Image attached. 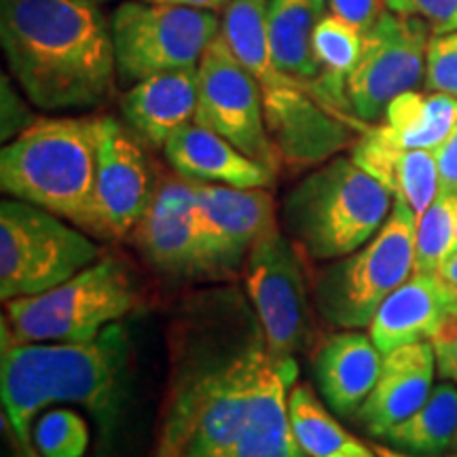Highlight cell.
<instances>
[{"instance_id":"cell-1","label":"cell","mask_w":457,"mask_h":457,"mask_svg":"<svg viewBox=\"0 0 457 457\" xmlns=\"http://www.w3.org/2000/svg\"><path fill=\"white\" fill-rule=\"evenodd\" d=\"M288 360L270 352L259 320L204 333L176 362L159 443L176 457H231Z\"/></svg>"},{"instance_id":"cell-2","label":"cell","mask_w":457,"mask_h":457,"mask_svg":"<svg viewBox=\"0 0 457 457\" xmlns=\"http://www.w3.org/2000/svg\"><path fill=\"white\" fill-rule=\"evenodd\" d=\"M0 41L9 71L43 111H79L114 87L111 24L89 0H3Z\"/></svg>"},{"instance_id":"cell-3","label":"cell","mask_w":457,"mask_h":457,"mask_svg":"<svg viewBox=\"0 0 457 457\" xmlns=\"http://www.w3.org/2000/svg\"><path fill=\"white\" fill-rule=\"evenodd\" d=\"M129 339L111 324L85 343H20L3 330L0 394L11 428L28 445L32 417L55 403L111 417L121 398Z\"/></svg>"},{"instance_id":"cell-4","label":"cell","mask_w":457,"mask_h":457,"mask_svg":"<svg viewBox=\"0 0 457 457\" xmlns=\"http://www.w3.org/2000/svg\"><path fill=\"white\" fill-rule=\"evenodd\" d=\"M98 119H38L0 153V187L94 231Z\"/></svg>"},{"instance_id":"cell-5","label":"cell","mask_w":457,"mask_h":457,"mask_svg":"<svg viewBox=\"0 0 457 457\" xmlns=\"http://www.w3.org/2000/svg\"><path fill=\"white\" fill-rule=\"evenodd\" d=\"M394 197L350 157H335L305 176L284 199V225L318 261L356 253L384 227Z\"/></svg>"},{"instance_id":"cell-6","label":"cell","mask_w":457,"mask_h":457,"mask_svg":"<svg viewBox=\"0 0 457 457\" xmlns=\"http://www.w3.org/2000/svg\"><path fill=\"white\" fill-rule=\"evenodd\" d=\"M140 301L138 286L121 261L102 259L47 293L4 303L7 330L20 343H85L121 320Z\"/></svg>"},{"instance_id":"cell-7","label":"cell","mask_w":457,"mask_h":457,"mask_svg":"<svg viewBox=\"0 0 457 457\" xmlns=\"http://www.w3.org/2000/svg\"><path fill=\"white\" fill-rule=\"evenodd\" d=\"M417 214L394 199L384 227L356 253L337 259L320 273L316 307L330 327H369L375 312L415 271Z\"/></svg>"},{"instance_id":"cell-8","label":"cell","mask_w":457,"mask_h":457,"mask_svg":"<svg viewBox=\"0 0 457 457\" xmlns=\"http://www.w3.org/2000/svg\"><path fill=\"white\" fill-rule=\"evenodd\" d=\"M100 248L60 216L21 199L0 204V296L47 293L98 262Z\"/></svg>"},{"instance_id":"cell-9","label":"cell","mask_w":457,"mask_h":457,"mask_svg":"<svg viewBox=\"0 0 457 457\" xmlns=\"http://www.w3.org/2000/svg\"><path fill=\"white\" fill-rule=\"evenodd\" d=\"M220 26L214 11L145 0L119 4L111 17L119 79L134 85L153 74L197 68Z\"/></svg>"},{"instance_id":"cell-10","label":"cell","mask_w":457,"mask_h":457,"mask_svg":"<svg viewBox=\"0 0 457 457\" xmlns=\"http://www.w3.org/2000/svg\"><path fill=\"white\" fill-rule=\"evenodd\" d=\"M195 123L216 131L244 155L278 174L282 159L267 129L262 87L239 64L220 34L197 64Z\"/></svg>"},{"instance_id":"cell-11","label":"cell","mask_w":457,"mask_h":457,"mask_svg":"<svg viewBox=\"0 0 457 457\" xmlns=\"http://www.w3.org/2000/svg\"><path fill=\"white\" fill-rule=\"evenodd\" d=\"M430 38L424 20L390 9L362 34V54L347 79V100L358 121L377 123L392 100L420 85L426 77Z\"/></svg>"},{"instance_id":"cell-12","label":"cell","mask_w":457,"mask_h":457,"mask_svg":"<svg viewBox=\"0 0 457 457\" xmlns=\"http://www.w3.org/2000/svg\"><path fill=\"white\" fill-rule=\"evenodd\" d=\"M245 293L271 353L295 358L312 341L310 296L296 248L279 228L259 239L244 262Z\"/></svg>"},{"instance_id":"cell-13","label":"cell","mask_w":457,"mask_h":457,"mask_svg":"<svg viewBox=\"0 0 457 457\" xmlns=\"http://www.w3.org/2000/svg\"><path fill=\"white\" fill-rule=\"evenodd\" d=\"M157 271L171 278H225L188 179H163L146 214L131 231Z\"/></svg>"},{"instance_id":"cell-14","label":"cell","mask_w":457,"mask_h":457,"mask_svg":"<svg viewBox=\"0 0 457 457\" xmlns=\"http://www.w3.org/2000/svg\"><path fill=\"white\" fill-rule=\"evenodd\" d=\"M140 138L114 117L98 119L94 231L100 237L131 236L157 191V179Z\"/></svg>"},{"instance_id":"cell-15","label":"cell","mask_w":457,"mask_h":457,"mask_svg":"<svg viewBox=\"0 0 457 457\" xmlns=\"http://www.w3.org/2000/svg\"><path fill=\"white\" fill-rule=\"evenodd\" d=\"M265 121L279 159L293 168L320 163L353 146V128L345 114L320 102L305 85L288 83L262 91Z\"/></svg>"},{"instance_id":"cell-16","label":"cell","mask_w":457,"mask_h":457,"mask_svg":"<svg viewBox=\"0 0 457 457\" xmlns=\"http://www.w3.org/2000/svg\"><path fill=\"white\" fill-rule=\"evenodd\" d=\"M225 278L242 270L253 245L278 228L276 202L265 188L191 180Z\"/></svg>"},{"instance_id":"cell-17","label":"cell","mask_w":457,"mask_h":457,"mask_svg":"<svg viewBox=\"0 0 457 457\" xmlns=\"http://www.w3.org/2000/svg\"><path fill=\"white\" fill-rule=\"evenodd\" d=\"M436 370L430 341L396 347L384 356L379 379L353 417L369 436L381 438L430 398Z\"/></svg>"},{"instance_id":"cell-18","label":"cell","mask_w":457,"mask_h":457,"mask_svg":"<svg viewBox=\"0 0 457 457\" xmlns=\"http://www.w3.org/2000/svg\"><path fill=\"white\" fill-rule=\"evenodd\" d=\"M384 353L370 335L358 328L327 337L313 358V381L324 404L339 417H352L362 407L379 379Z\"/></svg>"},{"instance_id":"cell-19","label":"cell","mask_w":457,"mask_h":457,"mask_svg":"<svg viewBox=\"0 0 457 457\" xmlns=\"http://www.w3.org/2000/svg\"><path fill=\"white\" fill-rule=\"evenodd\" d=\"M128 128L151 146L163 148L176 131L195 121L197 68L153 74L121 96Z\"/></svg>"},{"instance_id":"cell-20","label":"cell","mask_w":457,"mask_h":457,"mask_svg":"<svg viewBox=\"0 0 457 457\" xmlns=\"http://www.w3.org/2000/svg\"><path fill=\"white\" fill-rule=\"evenodd\" d=\"M163 153L171 170L188 180L237 188H267L276 180L270 168L244 155L216 131L195 121L176 131L165 142Z\"/></svg>"},{"instance_id":"cell-21","label":"cell","mask_w":457,"mask_h":457,"mask_svg":"<svg viewBox=\"0 0 457 457\" xmlns=\"http://www.w3.org/2000/svg\"><path fill=\"white\" fill-rule=\"evenodd\" d=\"M457 296L445 286L438 273H415L381 303L369 324L377 350L390 353L409 343L430 341Z\"/></svg>"},{"instance_id":"cell-22","label":"cell","mask_w":457,"mask_h":457,"mask_svg":"<svg viewBox=\"0 0 457 457\" xmlns=\"http://www.w3.org/2000/svg\"><path fill=\"white\" fill-rule=\"evenodd\" d=\"M352 159L358 168L384 185L394 199L409 205L420 219L438 195V165L434 151L398 148L377 136L373 128H362Z\"/></svg>"},{"instance_id":"cell-23","label":"cell","mask_w":457,"mask_h":457,"mask_svg":"<svg viewBox=\"0 0 457 457\" xmlns=\"http://www.w3.org/2000/svg\"><path fill=\"white\" fill-rule=\"evenodd\" d=\"M328 13L327 0H267V26L278 71L313 94L322 68L313 51V32Z\"/></svg>"},{"instance_id":"cell-24","label":"cell","mask_w":457,"mask_h":457,"mask_svg":"<svg viewBox=\"0 0 457 457\" xmlns=\"http://www.w3.org/2000/svg\"><path fill=\"white\" fill-rule=\"evenodd\" d=\"M386 123L370 125L398 148L436 151L457 125V98L441 91H407L386 111Z\"/></svg>"},{"instance_id":"cell-25","label":"cell","mask_w":457,"mask_h":457,"mask_svg":"<svg viewBox=\"0 0 457 457\" xmlns=\"http://www.w3.org/2000/svg\"><path fill=\"white\" fill-rule=\"evenodd\" d=\"M220 37L237 57V62L265 89L296 83L278 71L273 62L267 0H231L220 17Z\"/></svg>"},{"instance_id":"cell-26","label":"cell","mask_w":457,"mask_h":457,"mask_svg":"<svg viewBox=\"0 0 457 457\" xmlns=\"http://www.w3.org/2000/svg\"><path fill=\"white\" fill-rule=\"evenodd\" d=\"M457 432V386L443 381L430 398L379 438L387 447L411 455H445Z\"/></svg>"},{"instance_id":"cell-27","label":"cell","mask_w":457,"mask_h":457,"mask_svg":"<svg viewBox=\"0 0 457 457\" xmlns=\"http://www.w3.org/2000/svg\"><path fill=\"white\" fill-rule=\"evenodd\" d=\"M288 404L295 436L307 457H379L373 447L337 421L333 411L310 386L293 387Z\"/></svg>"},{"instance_id":"cell-28","label":"cell","mask_w":457,"mask_h":457,"mask_svg":"<svg viewBox=\"0 0 457 457\" xmlns=\"http://www.w3.org/2000/svg\"><path fill=\"white\" fill-rule=\"evenodd\" d=\"M457 197L438 193L417 219L415 227V273H438L453 254Z\"/></svg>"},{"instance_id":"cell-29","label":"cell","mask_w":457,"mask_h":457,"mask_svg":"<svg viewBox=\"0 0 457 457\" xmlns=\"http://www.w3.org/2000/svg\"><path fill=\"white\" fill-rule=\"evenodd\" d=\"M32 441L41 457H83L89 447V426L71 409H54L38 417Z\"/></svg>"},{"instance_id":"cell-30","label":"cell","mask_w":457,"mask_h":457,"mask_svg":"<svg viewBox=\"0 0 457 457\" xmlns=\"http://www.w3.org/2000/svg\"><path fill=\"white\" fill-rule=\"evenodd\" d=\"M426 91H441L457 98V30L432 34L426 57Z\"/></svg>"},{"instance_id":"cell-31","label":"cell","mask_w":457,"mask_h":457,"mask_svg":"<svg viewBox=\"0 0 457 457\" xmlns=\"http://www.w3.org/2000/svg\"><path fill=\"white\" fill-rule=\"evenodd\" d=\"M386 7L394 13L420 17L432 34L457 30V0H386Z\"/></svg>"},{"instance_id":"cell-32","label":"cell","mask_w":457,"mask_h":457,"mask_svg":"<svg viewBox=\"0 0 457 457\" xmlns=\"http://www.w3.org/2000/svg\"><path fill=\"white\" fill-rule=\"evenodd\" d=\"M438 375L457 386V301L449 307L430 337Z\"/></svg>"},{"instance_id":"cell-33","label":"cell","mask_w":457,"mask_h":457,"mask_svg":"<svg viewBox=\"0 0 457 457\" xmlns=\"http://www.w3.org/2000/svg\"><path fill=\"white\" fill-rule=\"evenodd\" d=\"M327 3L330 13L358 28L362 34L370 30L387 11L386 0H327Z\"/></svg>"},{"instance_id":"cell-34","label":"cell","mask_w":457,"mask_h":457,"mask_svg":"<svg viewBox=\"0 0 457 457\" xmlns=\"http://www.w3.org/2000/svg\"><path fill=\"white\" fill-rule=\"evenodd\" d=\"M438 165V193L457 197V125L449 138L434 151Z\"/></svg>"},{"instance_id":"cell-35","label":"cell","mask_w":457,"mask_h":457,"mask_svg":"<svg viewBox=\"0 0 457 457\" xmlns=\"http://www.w3.org/2000/svg\"><path fill=\"white\" fill-rule=\"evenodd\" d=\"M145 3L155 4H179V7H191V9H204V11H225L231 0H145Z\"/></svg>"},{"instance_id":"cell-36","label":"cell","mask_w":457,"mask_h":457,"mask_svg":"<svg viewBox=\"0 0 457 457\" xmlns=\"http://www.w3.org/2000/svg\"><path fill=\"white\" fill-rule=\"evenodd\" d=\"M438 278H441L445 286H447L451 293L457 296V253L451 254L449 259L445 261L441 271H438Z\"/></svg>"},{"instance_id":"cell-37","label":"cell","mask_w":457,"mask_h":457,"mask_svg":"<svg viewBox=\"0 0 457 457\" xmlns=\"http://www.w3.org/2000/svg\"><path fill=\"white\" fill-rule=\"evenodd\" d=\"M373 449L379 457H457V453H451V455H411V453H403V451H398V449L387 447V445H384V443L373 445Z\"/></svg>"},{"instance_id":"cell-38","label":"cell","mask_w":457,"mask_h":457,"mask_svg":"<svg viewBox=\"0 0 457 457\" xmlns=\"http://www.w3.org/2000/svg\"><path fill=\"white\" fill-rule=\"evenodd\" d=\"M155 457H176V453L174 451H171L168 445H163V443H159V447H157V453H155Z\"/></svg>"},{"instance_id":"cell-39","label":"cell","mask_w":457,"mask_h":457,"mask_svg":"<svg viewBox=\"0 0 457 457\" xmlns=\"http://www.w3.org/2000/svg\"><path fill=\"white\" fill-rule=\"evenodd\" d=\"M451 453H457V432H455L453 443H451Z\"/></svg>"},{"instance_id":"cell-40","label":"cell","mask_w":457,"mask_h":457,"mask_svg":"<svg viewBox=\"0 0 457 457\" xmlns=\"http://www.w3.org/2000/svg\"><path fill=\"white\" fill-rule=\"evenodd\" d=\"M457 253V219H455V237H453V254Z\"/></svg>"},{"instance_id":"cell-41","label":"cell","mask_w":457,"mask_h":457,"mask_svg":"<svg viewBox=\"0 0 457 457\" xmlns=\"http://www.w3.org/2000/svg\"><path fill=\"white\" fill-rule=\"evenodd\" d=\"M89 3H96V4H98V3H106V0H89Z\"/></svg>"}]
</instances>
